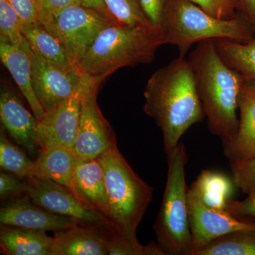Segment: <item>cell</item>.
I'll return each instance as SVG.
<instances>
[{"label": "cell", "mask_w": 255, "mask_h": 255, "mask_svg": "<svg viewBox=\"0 0 255 255\" xmlns=\"http://www.w3.org/2000/svg\"><path fill=\"white\" fill-rule=\"evenodd\" d=\"M31 47L23 49L9 42H0V57L3 65L27 100L32 112L39 122L45 114V111L37 100L32 85Z\"/></svg>", "instance_id": "19"}, {"label": "cell", "mask_w": 255, "mask_h": 255, "mask_svg": "<svg viewBox=\"0 0 255 255\" xmlns=\"http://www.w3.org/2000/svg\"><path fill=\"white\" fill-rule=\"evenodd\" d=\"M17 11L23 24L35 22L37 20L36 0H8Z\"/></svg>", "instance_id": "34"}, {"label": "cell", "mask_w": 255, "mask_h": 255, "mask_svg": "<svg viewBox=\"0 0 255 255\" xmlns=\"http://www.w3.org/2000/svg\"><path fill=\"white\" fill-rule=\"evenodd\" d=\"M164 44L159 25L130 26L114 20L99 33L78 68L90 76L107 78L120 68L152 63L156 50Z\"/></svg>", "instance_id": "3"}, {"label": "cell", "mask_w": 255, "mask_h": 255, "mask_svg": "<svg viewBox=\"0 0 255 255\" xmlns=\"http://www.w3.org/2000/svg\"><path fill=\"white\" fill-rule=\"evenodd\" d=\"M81 1L83 6L95 10L101 14L105 15L107 17L115 19L112 14H111L110 10L106 4L105 0H81Z\"/></svg>", "instance_id": "36"}, {"label": "cell", "mask_w": 255, "mask_h": 255, "mask_svg": "<svg viewBox=\"0 0 255 255\" xmlns=\"http://www.w3.org/2000/svg\"><path fill=\"white\" fill-rule=\"evenodd\" d=\"M239 127L236 136L223 145L230 164L241 163L255 155V81L246 80L238 101Z\"/></svg>", "instance_id": "15"}, {"label": "cell", "mask_w": 255, "mask_h": 255, "mask_svg": "<svg viewBox=\"0 0 255 255\" xmlns=\"http://www.w3.org/2000/svg\"><path fill=\"white\" fill-rule=\"evenodd\" d=\"M191 255H255V232L230 233L193 252Z\"/></svg>", "instance_id": "24"}, {"label": "cell", "mask_w": 255, "mask_h": 255, "mask_svg": "<svg viewBox=\"0 0 255 255\" xmlns=\"http://www.w3.org/2000/svg\"><path fill=\"white\" fill-rule=\"evenodd\" d=\"M26 195L36 205L53 214L77 220L80 226L113 228L105 216L80 200L68 188L49 179H28Z\"/></svg>", "instance_id": "9"}, {"label": "cell", "mask_w": 255, "mask_h": 255, "mask_svg": "<svg viewBox=\"0 0 255 255\" xmlns=\"http://www.w3.org/2000/svg\"><path fill=\"white\" fill-rule=\"evenodd\" d=\"M234 183L227 176L216 171H201L189 191L201 204L216 211H226L234 191Z\"/></svg>", "instance_id": "21"}, {"label": "cell", "mask_w": 255, "mask_h": 255, "mask_svg": "<svg viewBox=\"0 0 255 255\" xmlns=\"http://www.w3.org/2000/svg\"><path fill=\"white\" fill-rule=\"evenodd\" d=\"M1 225L58 232L80 225L77 220L50 213L27 195L4 201L0 209Z\"/></svg>", "instance_id": "13"}, {"label": "cell", "mask_w": 255, "mask_h": 255, "mask_svg": "<svg viewBox=\"0 0 255 255\" xmlns=\"http://www.w3.org/2000/svg\"><path fill=\"white\" fill-rule=\"evenodd\" d=\"M95 77L83 74L75 92L38 122L36 140L40 149L53 145L75 147L82 100Z\"/></svg>", "instance_id": "10"}, {"label": "cell", "mask_w": 255, "mask_h": 255, "mask_svg": "<svg viewBox=\"0 0 255 255\" xmlns=\"http://www.w3.org/2000/svg\"><path fill=\"white\" fill-rule=\"evenodd\" d=\"M107 226L78 225L53 233L52 255H108Z\"/></svg>", "instance_id": "16"}, {"label": "cell", "mask_w": 255, "mask_h": 255, "mask_svg": "<svg viewBox=\"0 0 255 255\" xmlns=\"http://www.w3.org/2000/svg\"><path fill=\"white\" fill-rule=\"evenodd\" d=\"M114 18L83 5H73L39 23L58 38L70 61L78 67L101 31Z\"/></svg>", "instance_id": "7"}, {"label": "cell", "mask_w": 255, "mask_h": 255, "mask_svg": "<svg viewBox=\"0 0 255 255\" xmlns=\"http://www.w3.org/2000/svg\"><path fill=\"white\" fill-rule=\"evenodd\" d=\"M143 110L155 120L163 135L166 153L179 144L183 134L206 116L189 60L179 55L157 69L144 90Z\"/></svg>", "instance_id": "1"}, {"label": "cell", "mask_w": 255, "mask_h": 255, "mask_svg": "<svg viewBox=\"0 0 255 255\" xmlns=\"http://www.w3.org/2000/svg\"><path fill=\"white\" fill-rule=\"evenodd\" d=\"M105 77L94 78L82 100L75 148L83 159L98 158L117 142L113 129L104 117L97 104V95Z\"/></svg>", "instance_id": "8"}, {"label": "cell", "mask_w": 255, "mask_h": 255, "mask_svg": "<svg viewBox=\"0 0 255 255\" xmlns=\"http://www.w3.org/2000/svg\"><path fill=\"white\" fill-rule=\"evenodd\" d=\"M208 14L221 19L238 16L240 0H191Z\"/></svg>", "instance_id": "29"}, {"label": "cell", "mask_w": 255, "mask_h": 255, "mask_svg": "<svg viewBox=\"0 0 255 255\" xmlns=\"http://www.w3.org/2000/svg\"><path fill=\"white\" fill-rule=\"evenodd\" d=\"M74 180L75 189L82 200L100 211L110 221V208L105 174L98 159L79 158Z\"/></svg>", "instance_id": "18"}, {"label": "cell", "mask_w": 255, "mask_h": 255, "mask_svg": "<svg viewBox=\"0 0 255 255\" xmlns=\"http://www.w3.org/2000/svg\"><path fill=\"white\" fill-rule=\"evenodd\" d=\"M22 32L31 50L37 55L63 68H78L70 61L58 38L39 23L23 24Z\"/></svg>", "instance_id": "22"}, {"label": "cell", "mask_w": 255, "mask_h": 255, "mask_svg": "<svg viewBox=\"0 0 255 255\" xmlns=\"http://www.w3.org/2000/svg\"><path fill=\"white\" fill-rule=\"evenodd\" d=\"M208 128L221 139L232 141L239 127L238 101L246 80L220 58L214 40L197 43L188 57Z\"/></svg>", "instance_id": "2"}, {"label": "cell", "mask_w": 255, "mask_h": 255, "mask_svg": "<svg viewBox=\"0 0 255 255\" xmlns=\"http://www.w3.org/2000/svg\"><path fill=\"white\" fill-rule=\"evenodd\" d=\"M226 211L236 217L255 218V191L248 194L245 200L241 201H228Z\"/></svg>", "instance_id": "32"}, {"label": "cell", "mask_w": 255, "mask_h": 255, "mask_svg": "<svg viewBox=\"0 0 255 255\" xmlns=\"http://www.w3.org/2000/svg\"><path fill=\"white\" fill-rule=\"evenodd\" d=\"M53 241L46 231L4 225L0 227L1 254L52 255Z\"/></svg>", "instance_id": "20"}, {"label": "cell", "mask_w": 255, "mask_h": 255, "mask_svg": "<svg viewBox=\"0 0 255 255\" xmlns=\"http://www.w3.org/2000/svg\"><path fill=\"white\" fill-rule=\"evenodd\" d=\"M142 9L153 24L160 26L169 0H140Z\"/></svg>", "instance_id": "33"}, {"label": "cell", "mask_w": 255, "mask_h": 255, "mask_svg": "<svg viewBox=\"0 0 255 255\" xmlns=\"http://www.w3.org/2000/svg\"><path fill=\"white\" fill-rule=\"evenodd\" d=\"M0 119L3 128L16 143L32 157H37L40 151L36 140L38 121L9 89L1 91Z\"/></svg>", "instance_id": "14"}, {"label": "cell", "mask_w": 255, "mask_h": 255, "mask_svg": "<svg viewBox=\"0 0 255 255\" xmlns=\"http://www.w3.org/2000/svg\"><path fill=\"white\" fill-rule=\"evenodd\" d=\"M237 11L251 26L255 34V0H240Z\"/></svg>", "instance_id": "35"}, {"label": "cell", "mask_w": 255, "mask_h": 255, "mask_svg": "<svg viewBox=\"0 0 255 255\" xmlns=\"http://www.w3.org/2000/svg\"><path fill=\"white\" fill-rule=\"evenodd\" d=\"M0 167L23 179L33 177L34 161L28 158L22 149L15 145L6 136L4 128L0 131Z\"/></svg>", "instance_id": "25"}, {"label": "cell", "mask_w": 255, "mask_h": 255, "mask_svg": "<svg viewBox=\"0 0 255 255\" xmlns=\"http://www.w3.org/2000/svg\"><path fill=\"white\" fill-rule=\"evenodd\" d=\"M167 155V182L154 230L157 244L166 255H191L193 248L188 208L189 189L185 178V146L179 142Z\"/></svg>", "instance_id": "6"}, {"label": "cell", "mask_w": 255, "mask_h": 255, "mask_svg": "<svg viewBox=\"0 0 255 255\" xmlns=\"http://www.w3.org/2000/svg\"><path fill=\"white\" fill-rule=\"evenodd\" d=\"M111 14L119 22L130 26L151 23L140 0H105Z\"/></svg>", "instance_id": "27"}, {"label": "cell", "mask_w": 255, "mask_h": 255, "mask_svg": "<svg viewBox=\"0 0 255 255\" xmlns=\"http://www.w3.org/2000/svg\"><path fill=\"white\" fill-rule=\"evenodd\" d=\"M161 26L165 44L175 46L185 56L193 45L206 40L228 39L246 43L254 31L239 14L231 19L211 16L191 0H169Z\"/></svg>", "instance_id": "5"}, {"label": "cell", "mask_w": 255, "mask_h": 255, "mask_svg": "<svg viewBox=\"0 0 255 255\" xmlns=\"http://www.w3.org/2000/svg\"><path fill=\"white\" fill-rule=\"evenodd\" d=\"M37 22L41 23L53 17L70 6L81 5V0H36Z\"/></svg>", "instance_id": "31"}, {"label": "cell", "mask_w": 255, "mask_h": 255, "mask_svg": "<svg viewBox=\"0 0 255 255\" xmlns=\"http://www.w3.org/2000/svg\"><path fill=\"white\" fill-rule=\"evenodd\" d=\"M23 22L17 11L8 0H0V33L1 41L9 42L23 49L30 48L23 36Z\"/></svg>", "instance_id": "26"}, {"label": "cell", "mask_w": 255, "mask_h": 255, "mask_svg": "<svg viewBox=\"0 0 255 255\" xmlns=\"http://www.w3.org/2000/svg\"><path fill=\"white\" fill-rule=\"evenodd\" d=\"M32 85L45 112L53 110L75 92L83 73L78 68H66L48 61L31 48Z\"/></svg>", "instance_id": "11"}, {"label": "cell", "mask_w": 255, "mask_h": 255, "mask_svg": "<svg viewBox=\"0 0 255 255\" xmlns=\"http://www.w3.org/2000/svg\"><path fill=\"white\" fill-rule=\"evenodd\" d=\"M79 158L75 148L68 146L53 145L40 149L34 161L33 177L51 179L68 188L83 201L75 189L74 180Z\"/></svg>", "instance_id": "17"}, {"label": "cell", "mask_w": 255, "mask_h": 255, "mask_svg": "<svg viewBox=\"0 0 255 255\" xmlns=\"http://www.w3.org/2000/svg\"><path fill=\"white\" fill-rule=\"evenodd\" d=\"M97 159L105 174L114 229L132 246L145 248L137 241L136 232L152 201L153 189L134 172L119 151L117 142Z\"/></svg>", "instance_id": "4"}, {"label": "cell", "mask_w": 255, "mask_h": 255, "mask_svg": "<svg viewBox=\"0 0 255 255\" xmlns=\"http://www.w3.org/2000/svg\"><path fill=\"white\" fill-rule=\"evenodd\" d=\"M220 58L245 80L255 81V38L246 43L228 39L214 40Z\"/></svg>", "instance_id": "23"}, {"label": "cell", "mask_w": 255, "mask_h": 255, "mask_svg": "<svg viewBox=\"0 0 255 255\" xmlns=\"http://www.w3.org/2000/svg\"><path fill=\"white\" fill-rule=\"evenodd\" d=\"M188 208L192 252L198 251L217 238L238 231L255 232V222L243 221L227 211H220L203 205L188 190Z\"/></svg>", "instance_id": "12"}, {"label": "cell", "mask_w": 255, "mask_h": 255, "mask_svg": "<svg viewBox=\"0 0 255 255\" xmlns=\"http://www.w3.org/2000/svg\"><path fill=\"white\" fill-rule=\"evenodd\" d=\"M235 186L245 194L255 191V155L241 163L231 165Z\"/></svg>", "instance_id": "28"}, {"label": "cell", "mask_w": 255, "mask_h": 255, "mask_svg": "<svg viewBox=\"0 0 255 255\" xmlns=\"http://www.w3.org/2000/svg\"><path fill=\"white\" fill-rule=\"evenodd\" d=\"M28 185V179L21 178L1 171L0 173V197L2 202L11 200L26 195Z\"/></svg>", "instance_id": "30"}]
</instances>
